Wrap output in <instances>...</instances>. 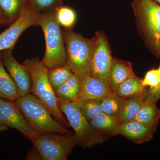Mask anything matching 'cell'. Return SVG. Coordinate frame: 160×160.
Wrapping results in <instances>:
<instances>
[{"instance_id": "cell-18", "label": "cell", "mask_w": 160, "mask_h": 160, "mask_svg": "<svg viewBox=\"0 0 160 160\" xmlns=\"http://www.w3.org/2000/svg\"><path fill=\"white\" fill-rule=\"evenodd\" d=\"M146 89L142 84V79L136 76L132 77L118 86L114 93L122 98H129L145 93Z\"/></svg>"}, {"instance_id": "cell-12", "label": "cell", "mask_w": 160, "mask_h": 160, "mask_svg": "<svg viewBox=\"0 0 160 160\" xmlns=\"http://www.w3.org/2000/svg\"><path fill=\"white\" fill-rule=\"evenodd\" d=\"M156 127L137 121H131L120 124L118 135H122L137 144H142L152 139Z\"/></svg>"}, {"instance_id": "cell-21", "label": "cell", "mask_w": 160, "mask_h": 160, "mask_svg": "<svg viewBox=\"0 0 160 160\" xmlns=\"http://www.w3.org/2000/svg\"><path fill=\"white\" fill-rule=\"evenodd\" d=\"M29 0H0V8L10 23L14 22Z\"/></svg>"}, {"instance_id": "cell-3", "label": "cell", "mask_w": 160, "mask_h": 160, "mask_svg": "<svg viewBox=\"0 0 160 160\" xmlns=\"http://www.w3.org/2000/svg\"><path fill=\"white\" fill-rule=\"evenodd\" d=\"M23 65L30 74V92L48 108L53 117L67 125L66 120L59 108L58 98L49 82L48 68L38 57L26 60Z\"/></svg>"}, {"instance_id": "cell-31", "label": "cell", "mask_w": 160, "mask_h": 160, "mask_svg": "<svg viewBox=\"0 0 160 160\" xmlns=\"http://www.w3.org/2000/svg\"><path fill=\"white\" fill-rule=\"evenodd\" d=\"M153 1L160 4V0H153Z\"/></svg>"}, {"instance_id": "cell-30", "label": "cell", "mask_w": 160, "mask_h": 160, "mask_svg": "<svg viewBox=\"0 0 160 160\" xmlns=\"http://www.w3.org/2000/svg\"><path fill=\"white\" fill-rule=\"evenodd\" d=\"M8 129H9V128L6 127L5 125H3V124H2L1 122H0V134H1V132H2L8 130Z\"/></svg>"}, {"instance_id": "cell-6", "label": "cell", "mask_w": 160, "mask_h": 160, "mask_svg": "<svg viewBox=\"0 0 160 160\" xmlns=\"http://www.w3.org/2000/svg\"><path fill=\"white\" fill-rule=\"evenodd\" d=\"M58 99L59 108L66 115L74 130L79 145L84 148H91L102 144L110 136L106 132L92 128L75 102Z\"/></svg>"}, {"instance_id": "cell-22", "label": "cell", "mask_w": 160, "mask_h": 160, "mask_svg": "<svg viewBox=\"0 0 160 160\" xmlns=\"http://www.w3.org/2000/svg\"><path fill=\"white\" fill-rule=\"evenodd\" d=\"M125 101L114 92L100 99L102 112L118 118Z\"/></svg>"}, {"instance_id": "cell-13", "label": "cell", "mask_w": 160, "mask_h": 160, "mask_svg": "<svg viewBox=\"0 0 160 160\" xmlns=\"http://www.w3.org/2000/svg\"><path fill=\"white\" fill-rule=\"evenodd\" d=\"M113 92L109 85L90 74L81 80V89L77 100H100Z\"/></svg>"}, {"instance_id": "cell-20", "label": "cell", "mask_w": 160, "mask_h": 160, "mask_svg": "<svg viewBox=\"0 0 160 160\" xmlns=\"http://www.w3.org/2000/svg\"><path fill=\"white\" fill-rule=\"evenodd\" d=\"M145 93L125 99L118 117L120 124L132 121L145 102Z\"/></svg>"}, {"instance_id": "cell-17", "label": "cell", "mask_w": 160, "mask_h": 160, "mask_svg": "<svg viewBox=\"0 0 160 160\" xmlns=\"http://www.w3.org/2000/svg\"><path fill=\"white\" fill-rule=\"evenodd\" d=\"M157 102L145 99L132 121L157 126L160 119V110L157 107Z\"/></svg>"}, {"instance_id": "cell-5", "label": "cell", "mask_w": 160, "mask_h": 160, "mask_svg": "<svg viewBox=\"0 0 160 160\" xmlns=\"http://www.w3.org/2000/svg\"><path fill=\"white\" fill-rule=\"evenodd\" d=\"M66 47L67 64L72 71L82 80L91 74L90 58L95 38L87 39L72 29L62 31Z\"/></svg>"}, {"instance_id": "cell-27", "label": "cell", "mask_w": 160, "mask_h": 160, "mask_svg": "<svg viewBox=\"0 0 160 160\" xmlns=\"http://www.w3.org/2000/svg\"><path fill=\"white\" fill-rule=\"evenodd\" d=\"M144 87L149 86V89H155L160 86V65L157 69H153L146 72L145 78L142 80Z\"/></svg>"}, {"instance_id": "cell-15", "label": "cell", "mask_w": 160, "mask_h": 160, "mask_svg": "<svg viewBox=\"0 0 160 160\" xmlns=\"http://www.w3.org/2000/svg\"><path fill=\"white\" fill-rule=\"evenodd\" d=\"M81 80L77 75L72 73L65 83L54 90L58 98L70 102L76 101L81 89Z\"/></svg>"}, {"instance_id": "cell-8", "label": "cell", "mask_w": 160, "mask_h": 160, "mask_svg": "<svg viewBox=\"0 0 160 160\" xmlns=\"http://www.w3.org/2000/svg\"><path fill=\"white\" fill-rule=\"evenodd\" d=\"M95 38L90 58L91 75L109 86V77L113 58L109 43L106 35L102 32H97Z\"/></svg>"}, {"instance_id": "cell-4", "label": "cell", "mask_w": 160, "mask_h": 160, "mask_svg": "<svg viewBox=\"0 0 160 160\" xmlns=\"http://www.w3.org/2000/svg\"><path fill=\"white\" fill-rule=\"evenodd\" d=\"M132 7L138 26L155 55L160 52V4L153 0H132Z\"/></svg>"}, {"instance_id": "cell-10", "label": "cell", "mask_w": 160, "mask_h": 160, "mask_svg": "<svg viewBox=\"0 0 160 160\" xmlns=\"http://www.w3.org/2000/svg\"><path fill=\"white\" fill-rule=\"evenodd\" d=\"M0 122L9 128L22 133L32 142L40 135L29 125L22 112L14 102L0 98Z\"/></svg>"}, {"instance_id": "cell-26", "label": "cell", "mask_w": 160, "mask_h": 160, "mask_svg": "<svg viewBox=\"0 0 160 160\" xmlns=\"http://www.w3.org/2000/svg\"><path fill=\"white\" fill-rule=\"evenodd\" d=\"M64 0H29L30 6L35 11L39 12L55 11L60 6H62Z\"/></svg>"}, {"instance_id": "cell-28", "label": "cell", "mask_w": 160, "mask_h": 160, "mask_svg": "<svg viewBox=\"0 0 160 160\" xmlns=\"http://www.w3.org/2000/svg\"><path fill=\"white\" fill-rule=\"evenodd\" d=\"M159 56L160 57V52ZM145 98V99L157 102L160 99V86L155 89H146Z\"/></svg>"}, {"instance_id": "cell-24", "label": "cell", "mask_w": 160, "mask_h": 160, "mask_svg": "<svg viewBox=\"0 0 160 160\" xmlns=\"http://www.w3.org/2000/svg\"><path fill=\"white\" fill-rule=\"evenodd\" d=\"M74 102L89 122L102 112L100 99L77 100Z\"/></svg>"}, {"instance_id": "cell-1", "label": "cell", "mask_w": 160, "mask_h": 160, "mask_svg": "<svg viewBox=\"0 0 160 160\" xmlns=\"http://www.w3.org/2000/svg\"><path fill=\"white\" fill-rule=\"evenodd\" d=\"M39 26L42 29L46 51L42 60L48 69L67 64L66 47L62 31L57 19L55 11L40 13Z\"/></svg>"}, {"instance_id": "cell-23", "label": "cell", "mask_w": 160, "mask_h": 160, "mask_svg": "<svg viewBox=\"0 0 160 160\" xmlns=\"http://www.w3.org/2000/svg\"><path fill=\"white\" fill-rule=\"evenodd\" d=\"M73 72L67 64L48 70V78L50 85L55 90L70 78Z\"/></svg>"}, {"instance_id": "cell-14", "label": "cell", "mask_w": 160, "mask_h": 160, "mask_svg": "<svg viewBox=\"0 0 160 160\" xmlns=\"http://www.w3.org/2000/svg\"><path fill=\"white\" fill-rule=\"evenodd\" d=\"M135 75L130 62L113 58L109 77V86L112 91L114 92L122 83Z\"/></svg>"}, {"instance_id": "cell-2", "label": "cell", "mask_w": 160, "mask_h": 160, "mask_svg": "<svg viewBox=\"0 0 160 160\" xmlns=\"http://www.w3.org/2000/svg\"><path fill=\"white\" fill-rule=\"evenodd\" d=\"M14 102L29 125L39 135L49 133L71 134L53 118L48 108L33 95L29 93L20 97Z\"/></svg>"}, {"instance_id": "cell-16", "label": "cell", "mask_w": 160, "mask_h": 160, "mask_svg": "<svg viewBox=\"0 0 160 160\" xmlns=\"http://www.w3.org/2000/svg\"><path fill=\"white\" fill-rule=\"evenodd\" d=\"M20 97L17 86L6 71L0 56V98L15 102Z\"/></svg>"}, {"instance_id": "cell-9", "label": "cell", "mask_w": 160, "mask_h": 160, "mask_svg": "<svg viewBox=\"0 0 160 160\" xmlns=\"http://www.w3.org/2000/svg\"><path fill=\"white\" fill-rule=\"evenodd\" d=\"M40 13L27 3L14 22L0 33V52L12 50L19 38L26 29L31 26H39Z\"/></svg>"}, {"instance_id": "cell-25", "label": "cell", "mask_w": 160, "mask_h": 160, "mask_svg": "<svg viewBox=\"0 0 160 160\" xmlns=\"http://www.w3.org/2000/svg\"><path fill=\"white\" fill-rule=\"evenodd\" d=\"M55 12L60 26L65 29H72L76 21L75 11L70 7L62 6L56 9Z\"/></svg>"}, {"instance_id": "cell-7", "label": "cell", "mask_w": 160, "mask_h": 160, "mask_svg": "<svg viewBox=\"0 0 160 160\" xmlns=\"http://www.w3.org/2000/svg\"><path fill=\"white\" fill-rule=\"evenodd\" d=\"M41 159L66 160L79 142L72 134L49 133L40 135L32 142Z\"/></svg>"}, {"instance_id": "cell-11", "label": "cell", "mask_w": 160, "mask_h": 160, "mask_svg": "<svg viewBox=\"0 0 160 160\" xmlns=\"http://www.w3.org/2000/svg\"><path fill=\"white\" fill-rule=\"evenodd\" d=\"M12 49L3 51L0 55L4 66L17 86L20 97L29 94L31 91V80L28 69L14 58Z\"/></svg>"}, {"instance_id": "cell-19", "label": "cell", "mask_w": 160, "mask_h": 160, "mask_svg": "<svg viewBox=\"0 0 160 160\" xmlns=\"http://www.w3.org/2000/svg\"><path fill=\"white\" fill-rule=\"evenodd\" d=\"M89 122L92 128L110 136L118 135V129L121 124L118 118L103 112L90 120Z\"/></svg>"}, {"instance_id": "cell-29", "label": "cell", "mask_w": 160, "mask_h": 160, "mask_svg": "<svg viewBox=\"0 0 160 160\" xmlns=\"http://www.w3.org/2000/svg\"><path fill=\"white\" fill-rule=\"evenodd\" d=\"M9 23H11L9 22L8 18L6 17L2 10L0 8V26H4Z\"/></svg>"}]
</instances>
